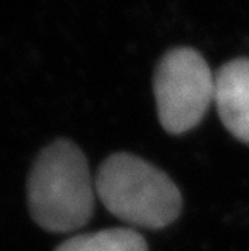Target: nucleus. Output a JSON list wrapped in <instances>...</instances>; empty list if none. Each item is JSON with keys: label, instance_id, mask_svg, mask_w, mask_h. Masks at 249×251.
Instances as JSON below:
<instances>
[{"label": "nucleus", "instance_id": "nucleus-1", "mask_svg": "<svg viewBox=\"0 0 249 251\" xmlns=\"http://www.w3.org/2000/svg\"><path fill=\"white\" fill-rule=\"evenodd\" d=\"M96 183L83 151L57 140L41 151L28 177V202L38 226L54 233L84 227L94 212Z\"/></svg>", "mask_w": 249, "mask_h": 251}, {"label": "nucleus", "instance_id": "nucleus-2", "mask_svg": "<svg viewBox=\"0 0 249 251\" xmlns=\"http://www.w3.org/2000/svg\"><path fill=\"white\" fill-rule=\"evenodd\" d=\"M96 195L120 221L163 228L180 216L181 193L165 172L128 152L112 154L97 170Z\"/></svg>", "mask_w": 249, "mask_h": 251}, {"label": "nucleus", "instance_id": "nucleus-3", "mask_svg": "<svg viewBox=\"0 0 249 251\" xmlns=\"http://www.w3.org/2000/svg\"><path fill=\"white\" fill-rule=\"evenodd\" d=\"M215 75L198 50L177 47L160 58L154 75L158 120L163 130L181 135L204 119L214 102Z\"/></svg>", "mask_w": 249, "mask_h": 251}, {"label": "nucleus", "instance_id": "nucleus-4", "mask_svg": "<svg viewBox=\"0 0 249 251\" xmlns=\"http://www.w3.org/2000/svg\"><path fill=\"white\" fill-rule=\"evenodd\" d=\"M214 102L225 128L236 140L249 144V58L225 63L215 73Z\"/></svg>", "mask_w": 249, "mask_h": 251}, {"label": "nucleus", "instance_id": "nucleus-5", "mask_svg": "<svg viewBox=\"0 0 249 251\" xmlns=\"http://www.w3.org/2000/svg\"><path fill=\"white\" fill-rule=\"evenodd\" d=\"M55 251H147V243L139 232L118 227L75 235Z\"/></svg>", "mask_w": 249, "mask_h": 251}]
</instances>
